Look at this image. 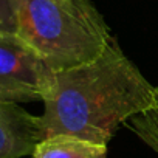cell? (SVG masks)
<instances>
[{
  "label": "cell",
  "mask_w": 158,
  "mask_h": 158,
  "mask_svg": "<svg viewBox=\"0 0 158 158\" xmlns=\"http://www.w3.org/2000/svg\"><path fill=\"white\" fill-rule=\"evenodd\" d=\"M127 126L135 136H138L149 149L158 153V85L155 87L153 104L139 115L132 116Z\"/></svg>",
  "instance_id": "cell-6"
},
{
  "label": "cell",
  "mask_w": 158,
  "mask_h": 158,
  "mask_svg": "<svg viewBox=\"0 0 158 158\" xmlns=\"http://www.w3.org/2000/svg\"><path fill=\"white\" fill-rule=\"evenodd\" d=\"M14 10L16 34L54 71L95 60L112 40L90 0H14Z\"/></svg>",
  "instance_id": "cell-2"
},
{
  "label": "cell",
  "mask_w": 158,
  "mask_h": 158,
  "mask_svg": "<svg viewBox=\"0 0 158 158\" xmlns=\"http://www.w3.org/2000/svg\"><path fill=\"white\" fill-rule=\"evenodd\" d=\"M33 158H107V144L73 135H51L37 143Z\"/></svg>",
  "instance_id": "cell-5"
},
{
  "label": "cell",
  "mask_w": 158,
  "mask_h": 158,
  "mask_svg": "<svg viewBox=\"0 0 158 158\" xmlns=\"http://www.w3.org/2000/svg\"><path fill=\"white\" fill-rule=\"evenodd\" d=\"M53 68L16 33L0 31V101H44Z\"/></svg>",
  "instance_id": "cell-3"
},
{
  "label": "cell",
  "mask_w": 158,
  "mask_h": 158,
  "mask_svg": "<svg viewBox=\"0 0 158 158\" xmlns=\"http://www.w3.org/2000/svg\"><path fill=\"white\" fill-rule=\"evenodd\" d=\"M155 87L112 37L92 62L53 71L44 96L42 139L73 135L107 144L119 124L153 104Z\"/></svg>",
  "instance_id": "cell-1"
},
{
  "label": "cell",
  "mask_w": 158,
  "mask_h": 158,
  "mask_svg": "<svg viewBox=\"0 0 158 158\" xmlns=\"http://www.w3.org/2000/svg\"><path fill=\"white\" fill-rule=\"evenodd\" d=\"M16 10L14 0H0V31L16 33Z\"/></svg>",
  "instance_id": "cell-7"
},
{
  "label": "cell",
  "mask_w": 158,
  "mask_h": 158,
  "mask_svg": "<svg viewBox=\"0 0 158 158\" xmlns=\"http://www.w3.org/2000/svg\"><path fill=\"white\" fill-rule=\"evenodd\" d=\"M42 139L40 118L19 104L0 101V158L33 155Z\"/></svg>",
  "instance_id": "cell-4"
}]
</instances>
